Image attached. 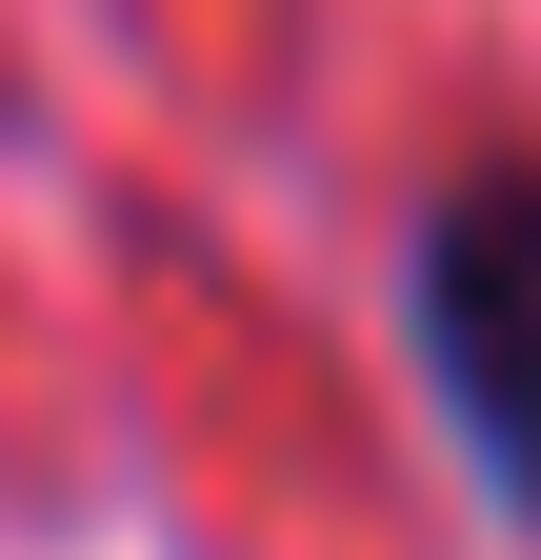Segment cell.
<instances>
[{
  "label": "cell",
  "instance_id": "6da1fadb",
  "mask_svg": "<svg viewBox=\"0 0 541 560\" xmlns=\"http://www.w3.org/2000/svg\"><path fill=\"white\" fill-rule=\"evenodd\" d=\"M401 301H422V381L461 420V460L502 480V521H541V161L441 180Z\"/></svg>",
  "mask_w": 541,
  "mask_h": 560
}]
</instances>
